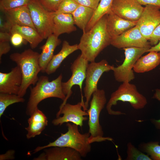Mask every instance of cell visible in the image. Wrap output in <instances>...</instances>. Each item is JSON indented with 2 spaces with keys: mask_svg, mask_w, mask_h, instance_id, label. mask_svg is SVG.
Segmentation results:
<instances>
[{
  "mask_svg": "<svg viewBox=\"0 0 160 160\" xmlns=\"http://www.w3.org/2000/svg\"><path fill=\"white\" fill-rule=\"evenodd\" d=\"M25 101L23 97L18 95L0 93V117L8 106L16 103H23Z\"/></svg>",
  "mask_w": 160,
  "mask_h": 160,
  "instance_id": "4316f807",
  "label": "cell"
},
{
  "mask_svg": "<svg viewBox=\"0 0 160 160\" xmlns=\"http://www.w3.org/2000/svg\"><path fill=\"white\" fill-rule=\"evenodd\" d=\"M17 32L28 42L32 49L36 47L44 39L37 30L32 27L27 26L14 25L12 26L10 33Z\"/></svg>",
  "mask_w": 160,
  "mask_h": 160,
  "instance_id": "cb8c5ba5",
  "label": "cell"
},
{
  "mask_svg": "<svg viewBox=\"0 0 160 160\" xmlns=\"http://www.w3.org/2000/svg\"><path fill=\"white\" fill-rule=\"evenodd\" d=\"M79 5L74 0H63L55 12L72 14Z\"/></svg>",
  "mask_w": 160,
  "mask_h": 160,
  "instance_id": "f546056e",
  "label": "cell"
},
{
  "mask_svg": "<svg viewBox=\"0 0 160 160\" xmlns=\"http://www.w3.org/2000/svg\"><path fill=\"white\" fill-rule=\"evenodd\" d=\"M39 55L40 54L31 49L10 55V59L19 67L22 73V82L18 94L21 97L25 95L28 88L31 85H35L39 79L38 75L41 71Z\"/></svg>",
  "mask_w": 160,
  "mask_h": 160,
  "instance_id": "3957f363",
  "label": "cell"
},
{
  "mask_svg": "<svg viewBox=\"0 0 160 160\" xmlns=\"http://www.w3.org/2000/svg\"><path fill=\"white\" fill-rule=\"evenodd\" d=\"M44 149V152L34 160H81V156L75 150L69 147L55 146Z\"/></svg>",
  "mask_w": 160,
  "mask_h": 160,
  "instance_id": "2e32d148",
  "label": "cell"
},
{
  "mask_svg": "<svg viewBox=\"0 0 160 160\" xmlns=\"http://www.w3.org/2000/svg\"><path fill=\"white\" fill-rule=\"evenodd\" d=\"M53 33L58 37L63 33H69L76 30L71 14H56L53 19Z\"/></svg>",
  "mask_w": 160,
  "mask_h": 160,
  "instance_id": "44dd1931",
  "label": "cell"
},
{
  "mask_svg": "<svg viewBox=\"0 0 160 160\" xmlns=\"http://www.w3.org/2000/svg\"><path fill=\"white\" fill-rule=\"evenodd\" d=\"M11 49L10 45L8 41L0 42V61L3 55L8 53Z\"/></svg>",
  "mask_w": 160,
  "mask_h": 160,
  "instance_id": "8d00e7d4",
  "label": "cell"
},
{
  "mask_svg": "<svg viewBox=\"0 0 160 160\" xmlns=\"http://www.w3.org/2000/svg\"><path fill=\"white\" fill-rule=\"evenodd\" d=\"M28 126L25 129L27 132L26 137L28 139L39 135L48 125L47 119L38 108L31 115L28 120Z\"/></svg>",
  "mask_w": 160,
  "mask_h": 160,
  "instance_id": "d6986e66",
  "label": "cell"
},
{
  "mask_svg": "<svg viewBox=\"0 0 160 160\" xmlns=\"http://www.w3.org/2000/svg\"><path fill=\"white\" fill-rule=\"evenodd\" d=\"M118 101L128 102L134 109L137 110L144 108L148 103L146 98L138 91L135 85L128 82H122L117 89L111 94L106 106L107 112L109 115H119L125 114L120 111L112 109V106L116 105Z\"/></svg>",
  "mask_w": 160,
  "mask_h": 160,
  "instance_id": "5b68a950",
  "label": "cell"
},
{
  "mask_svg": "<svg viewBox=\"0 0 160 160\" xmlns=\"http://www.w3.org/2000/svg\"><path fill=\"white\" fill-rule=\"evenodd\" d=\"M141 151L146 153L152 160H160V145L158 141H151L139 145Z\"/></svg>",
  "mask_w": 160,
  "mask_h": 160,
  "instance_id": "83f0119b",
  "label": "cell"
},
{
  "mask_svg": "<svg viewBox=\"0 0 160 160\" xmlns=\"http://www.w3.org/2000/svg\"><path fill=\"white\" fill-rule=\"evenodd\" d=\"M160 64V53L151 51L141 56L135 63L133 70L136 73H143L155 68Z\"/></svg>",
  "mask_w": 160,
  "mask_h": 160,
  "instance_id": "603a6c76",
  "label": "cell"
},
{
  "mask_svg": "<svg viewBox=\"0 0 160 160\" xmlns=\"http://www.w3.org/2000/svg\"><path fill=\"white\" fill-rule=\"evenodd\" d=\"M63 76L61 74L56 79L49 81L45 76H40L31 92L27 104L26 113L31 115L38 108V105L43 100L50 97H56L64 100L66 95L62 88Z\"/></svg>",
  "mask_w": 160,
  "mask_h": 160,
  "instance_id": "7a4b0ae2",
  "label": "cell"
},
{
  "mask_svg": "<svg viewBox=\"0 0 160 160\" xmlns=\"http://www.w3.org/2000/svg\"><path fill=\"white\" fill-rule=\"evenodd\" d=\"M11 34L10 32L6 31H0V42H5L10 41Z\"/></svg>",
  "mask_w": 160,
  "mask_h": 160,
  "instance_id": "60d3db41",
  "label": "cell"
},
{
  "mask_svg": "<svg viewBox=\"0 0 160 160\" xmlns=\"http://www.w3.org/2000/svg\"><path fill=\"white\" fill-rule=\"evenodd\" d=\"M151 47H131L123 49L125 58L123 63L112 70L115 80L119 82H130L135 78L133 68L138 59Z\"/></svg>",
  "mask_w": 160,
  "mask_h": 160,
  "instance_id": "ba28073f",
  "label": "cell"
},
{
  "mask_svg": "<svg viewBox=\"0 0 160 160\" xmlns=\"http://www.w3.org/2000/svg\"><path fill=\"white\" fill-rule=\"evenodd\" d=\"M160 24V9L152 5H147L137 22L136 25L148 41L156 27Z\"/></svg>",
  "mask_w": 160,
  "mask_h": 160,
  "instance_id": "4fadbf2b",
  "label": "cell"
},
{
  "mask_svg": "<svg viewBox=\"0 0 160 160\" xmlns=\"http://www.w3.org/2000/svg\"><path fill=\"white\" fill-rule=\"evenodd\" d=\"M61 43L60 39L53 33L49 36L45 44L40 47L42 51L39 61L41 72H45L47 65L54 55L55 49Z\"/></svg>",
  "mask_w": 160,
  "mask_h": 160,
  "instance_id": "ffe728a7",
  "label": "cell"
},
{
  "mask_svg": "<svg viewBox=\"0 0 160 160\" xmlns=\"http://www.w3.org/2000/svg\"><path fill=\"white\" fill-rule=\"evenodd\" d=\"M41 4L49 11L55 12L63 0H39Z\"/></svg>",
  "mask_w": 160,
  "mask_h": 160,
  "instance_id": "1f68e13d",
  "label": "cell"
},
{
  "mask_svg": "<svg viewBox=\"0 0 160 160\" xmlns=\"http://www.w3.org/2000/svg\"><path fill=\"white\" fill-rule=\"evenodd\" d=\"M27 6L34 26L44 39L53 34L55 12L49 11L39 0H30Z\"/></svg>",
  "mask_w": 160,
  "mask_h": 160,
  "instance_id": "52a82bcc",
  "label": "cell"
},
{
  "mask_svg": "<svg viewBox=\"0 0 160 160\" xmlns=\"http://www.w3.org/2000/svg\"><path fill=\"white\" fill-rule=\"evenodd\" d=\"M114 66L109 65L105 60L98 62H95L89 63L86 70L85 86L83 91L86 98L84 102V110H87L89 102L93 92L97 90V84L103 73L112 70Z\"/></svg>",
  "mask_w": 160,
  "mask_h": 160,
  "instance_id": "9c48e42d",
  "label": "cell"
},
{
  "mask_svg": "<svg viewBox=\"0 0 160 160\" xmlns=\"http://www.w3.org/2000/svg\"><path fill=\"white\" fill-rule=\"evenodd\" d=\"M111 44L119 49L151 47L149 41L142 35L136 25L111 38Z\"/></svg>",
  "mask_w": 160,
  "mask_h": 160,
  "instance_id": "7c38bea8",
  "label": "cell"
},
{
  "mask_svg": "<svg viewBox=\"0 0 160 160\" xmlns=\"http://www.w3.org/2000/svg\"><path fill=\"white\" fill-rule=\"evenodd\" d=\"M89 62L81 54L79 55L72 64L70 69L72 74L70 78L65 82H62L63 92L66 97L60 108L65 104L72 94L71 88L74 85H78L81 91L84 80L86 78L87 68Z\"/></svg>",
  "mask_w": 160,
  "mask_h": 160,
  "instance_id": "8fae6325",
  "label": "cell"
},
{
  "mask_svg": "<svg viewBox=\"0 0 160 160\" xmlns=\"http://www.w3.org/2000/svg\"><path fill=\"white\" fill-rule=\"evenodd\" d=\"M15 151L13 150H9L5 153L0 156V160L13 159H14Z\"/></svg>",
  "mask_w": 160,
  "mask_h": 160,
  "instance_id": "f35d334b",
  "label": "cell"
},
{
  "mask_svg": "<svg viewBox=\"0 0 160 160\" xmlns=\"http://www.w3.org/2000/svg\"><path fill=\"white\" fill-rule=\"evenodd\" d=\"M78 49V44L71 45L67 41H64L61 49L58 53L53 55L47 65L45 73L48 75L55 73L65 59Z\"/></svg>",
  "mask_w": 160,
  "mask_h": 160,
  "instance_id": "7402d4cb",
  "label": "cell"
},
{
  "mask_svg": "<svg viewBox=\"0 0 160 160\" xmlns=\"http://www.w3.org/2000/svg\"><path fill=\"white\" fill-rule=\"evenodd\" d=\"M127 160H152L147 154L144 153L137 148L131 142L127 145Z\"/></svg>",
  "mask_w": 160,
  "mask_h": 160,
  "instance_id": "f1b7e54d",
  "label": "cell"
},
{
  "mask_svg": "<svg viewBox=\"0 0 160 160\" xmlns=\"http://www.w3.org/2000/svg\"><path fill=\"white\" fill-rule=\"evenodd\" d=\"M90 107L87 112L89 116L88 124L90 134L89 142H100L106 140L112 141V138L103 137V132L99 122L100 115L106 103L105 91L97 89L92 94Z\"/></svg>",
  "mask_w": 160,
  "mask_h": 160,
  "instance_id": "8992f818",
  "label": "cell"
},
{
  "mask_svg": "<svg viewBox=\"0 0 160 160\" xmlns=\"http://www.w3.org/2000/svg\"><path fill=\"white\" fill-rule=\"evenodd\" d=\"M11 27L7 22H4L1 16L0 18V31H6L10 32Z\"/></svg>",
  "mask_w": 160,
  "mask_h": 160,
  "instance_id": "ab89813d",
  "label": "cell"
},
{
  "mask_svg": "<svg viewBox=\"0 0 160 160\" xmlns=\"http://www.w3.org/2000/svg\"><path fill=\"white\" fill-rule=\"evenodd\" d=\"M79 5L96 9L100 0H74Z\"/></svg>",
  "mask_w": 160,
  "mask_h": 160,
  "instance_id": "836d02e7",
  "label": "cell"
},
{
  "mask_svg": "<svg viewBox=\"0 0 160 160\" xmlns=\"http://www.w3.org/2000/svg\"><path fill=\"white\" fill-rule=\"evenodd\" d=\"M152 98L160 102V89H155V93ZM150 121L156 129H160V119H150Z\"/></svg>",
  "mask_w": 160,
  "mask_h": 160,
  "instance_id": "d590c367",
  "label": "cell"
},
{
  "mask_svg": "<svg viewBox=\"0 0 160 160\" xmlns=\"http://www.w3.org/2000/svg\"><path fill=\"white\" fill-rule=\"evenodd\" d=\"M66 126L68 131L65 133H61V135L54 141L42 146L37 147L34 150L33 153L45 148L58 146L72 148L78 152L82 157H85L90 152L91 144L89 142L90 134L89 132L83 134L79 132L78 126L69 122Z\"/></svg>",
  "mask_w": 160,
  "mask_h": 160,
  "instance_id": "277c9868",
  "label": "cell"
},
{
  "mask_svg": "<svg viewBox=\"0 0 160 160\" xmlns=\"http://www.w3.org/2000/svg\"><path fill=\"white\" fill-rule=\"evenodd\" d=\"M94 11L92 9L79 5L71 14L75 25L84 31Z\"/></svg>",
  "mask_w": 160,
  "mask_h": 160,
  "instance_id": "d4e9b609",
  "label": "cell"
},
{
  "mask_svg": "<svg viewBox=\"0 0 160 160\" xmlns=\"http://www.w3.org/2000/svg\"><path fill=\"white\" fill-rule=\"evenodd\" d=\"M24 40L21 35L18 33L15 32L11 33L10 41L15 47L20 46L24 43Z\"/></svg>",
  "mask_w": 160,
  "mask_h": 160,
  "instance_id": "d6a6232c",
  "label": "cell"
},
{
  "mask_svg": "<svg viewBox=\"0 0 160 160\" xmlns=\"http://www.w3.org/2000/svg\"><path fill=\"white\" fill-rule=\"evenodd\" d=\"M22 75L17 65L8 73L0 72V93L18 95L22 82Z\"/></svg>",
  "mask_w": 160,
  "mask_h": 160,
  "instance_id": "9a60e30c",
  "label": "cell"
},
{
  "mask_svg": "<svg viewBox=\"0 0 160 160\" xmlns=\"http://www.w3.org/2000/svg\"><path fill=\"white\" fill-rule=\"evenodd\" d=\"M137 22L123 18L111 10L106 14V28L111 39L136 26Z\"/></svg>",
  "mask_w": 160,
  "mask_h": 160,
  "instance_id": "e0dca14e",
  "label": "cell"
},
{
  "mask_svg": "<svg viewBox=\"0 0 160 160\" xmlns=\"http://www.w3.org/2000/svg\"><path fill=\"white\" fill-rule=\"evenodd\" d=\"M160 39V24L156 27L149 39L151 45L154 46L158 42Z\"/></svg>",
  "mask_w": 160,
  "mask_h": 160,
  "instance_id": "e575fe53",
  "label": "cell"
},
{
  "mask_svg": "<svg viewBox=\"0 0 160 160\" xmlns=\"http://www.w3.org/2000/svg\"><path fill=\"white\" fill-rule=\"evenodd\" d=\"M144 9L136 0H113L111 11L125 19L137 21Z\"/></svg>",
  "mask_w": 160,
  "mask_h": 160,
  "instance_id": "5bb4252c",
  "label": "cell"
},
{
  "mask_svg": "<svg viewBox=\"0 0 160 160\" xmlns=\"http://www.w3.org/2000/svg\"><path fill=\"white\" fill-rule=\"evenodd\" d=\"M4 12L7 22L11 28L13 25H17L29 26L36 29L27 6L20 7Z\"/></svg>",
  "mask_w": 160,
  "mask_h": 160,
  "instance_id": "ac0fdd59",
  "label": "cell"
},
{
  "mask_svg": "<svg viewBox=\"0 0 160 160\" xmlns=\"http://www.w3.org/2000/svg\"><path fill=\"white\" fill-rule=\"evenodd\" d=\"M106 22V15L89 30L83 32L78 48L89 62H95L100 53L111 44V38L107 31Z\"/></svg>",
  "mask_w": 160,
  "mask_h": 160,
  "instance_id": "6da1fadb",
  "label": "cell"
},
{
  "mask_svg": "<svg viewBox=\"0 0 160 160\" xmlns=\"http://www.w3.org/2000/svg\"><path fill=\"white\" fill-rule=\"evenodd\" d=\"M84 103L81 101L72 105L66 103L60 108L56 114V118L52 123L55 126H61L65 123L71 122L82 127L83 122L87 120L88 113L84 110Z\"/></svg>",
  "mask_w": 160,
  "mask_h": 160,
  "instance_id": "30bf717a",
  "label": "cell"
},
{
  "mask_svg": "<svg viewBox=\"0 0 160 160\" xmlns=\"http://www.w3.org/2000/svg\"><path fill=\"white\" fill-rule=\"evenodd\" d=\"M113 0H100L93 15L84 31L89 30L103 17L111 10ZM84 32V31H83Z\"/></svg>",
  "mask_w": 160,
  "mask_h": 160,
  "instance_id": "484cf974",
  "label": "cell"
},
{
  "mask_svg": "<svg viewBox=\"0 0 160 160\" xmlns=\"http://www.w3.org/2000/svg\"><path fill=\"white\" fill-rule=\"evenodd\" d=\"M151 51L156 52L160 53V39L156 45L151 46L148 51V52Z\"/></svg>",
  "mask_w": 160,
  "mask_h": 160,
  "instance_id": "b9f144b4",
  "label": "cell"
},
{
  "mask_svg": "<svg viewBox=\"0 0 160 160\" xmlns=\"http://www.w3.org/2000/svg\"><path fill=\"white\" fill-rule=\"evenodd\" d=\"M141 5H152L160 9V0H136Z\"/></svg>",
  "mask_w": 160,
  "mask_h": 160,
  "instance_id": "74e56055",
  "label": "cell"
},
{
  "mask_svg": "<svg viewBox=\"0 0 160 160\" xmlns=\"http://www.w3.org/2000/svg\"><path fill=\"white\" fill-rule=\"evenodd\" d=\"M30 0H0V8L4 12L23 6H27Z\"/></svg>",
  "mask_w": 160,
  "mask_h": 160,
  "instance_id": "4dcf8cb0",
  "label": "cell"
}]
</instances>
